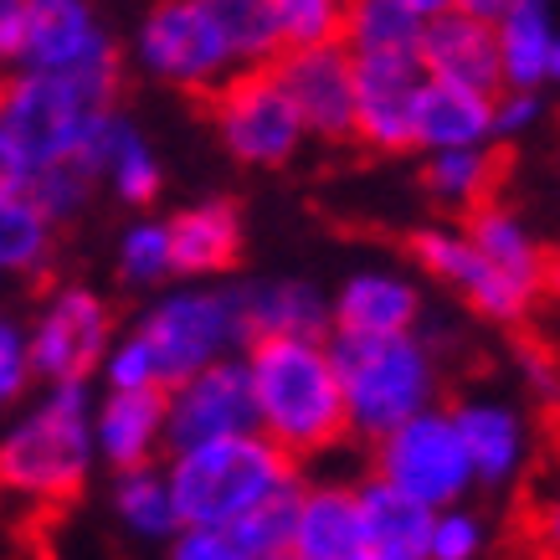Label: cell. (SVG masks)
Wrapping results in <instances>:
<instances>
[{
    "label": "cell",
    "instance_id": "1",
    "mask_svg": "<svg viewBox=\"0 0 560 560\" xmlns=\"http://www.w3.org/2000/svg\"><path fill=\"white\" fill-rule=\"evenodd\" d=\"M253 386L257 432L289 453L299 468L329 458L350 442L340 371L329 360V340H253L242 350Z\"/></svg>",
    "mask_w": 560,
    "mask_h": 560
},
{
    "label": "cell",
    "instance_id": "4",
    "mask_svg": "<svg viewBox=\"0 0 560 560\" xmlns=\"http://www.w3.org/2000/svg\"><path fill=\"white\" fill-rule=\"evenodd\" d=\"M329 360L340 371L350 442H381L411 417L442 407V365L422 335L401 340H345L329 335Z\"/></svg>",
    "mask_w": 560,
    "mask_h": 560
},
{
    "label": "cell",
    "instance_id": "6",
    "mask_svg": "<svg viewBox=\"0 0 560 560\" xmlns=\"http://www.w3.org/2000/svg\"><path fill=\"white\" fill-rule=\"evenodd\" d=\"M135 335L150 345L160 386L175 390L180 381L201 375L217 360H232L247 350L237 289H180L144 308Z\"/></svg>",
    "mask_w": 560,
    "mask_h": 560
},
{
    "label": "cell",
    "instance_id": "19",
    "mask_svg": "<svg viewBox=\"0 0 560 560\" xmlns=\"http://www.w3.org/2000/svg\"><path fill=\"white\" fill-rule=\"evenodd\" d=\"M93 447L114 474L160 468L165 458V390H108L93 411Z\"/></svg>",
    "mask_w": 560,
    "mask_h": 560
},
{
    "label": "cell",
    "instance_id": "26",
    "mask_svg": "<svg viewBox=\"0 0 560 560\" xmlns=\"http://www.w3.org/2000/svg\"><path fill=\"white\" fill-rule=\"evenodd\" d=\"M447 0H360L345 5V51L350 57H417L427 21Z\"/></svg>",
    "mask_w": 560,
    "mask_h": 560
},
{
    "label": "cell",
    "instance_id": "9",
    "mask_svg": "<svg viewBox=\"0 0 560 560\" xmlns=\"http://www.w3.org/2000/svg\"><path fill=\"white\" fill-rule=\"evenodd\" d=\"M201 103H206V119H211V129L221 139V150L232 154V160H242V165H253V171L289 165L308 139L304 124H299V108H293V98L283 93L272 68L232 72Z\"/></svg>",
    "mask_w": 560,
    "mask_h": 560
},
{
    "label": "cell",
    "instance_id": "24",
    "mask_svg": "<svg viewBox=\"0 0 560 560\" xmlns=\"http://www.w3.org/2000/svg\"><path fill=\"white\" fill-rule=\"evenodd\" d=\"M556 16L540 0H504L493 16L499 42V78L504 93H540L550 83V47H556Z\"/></svg>",
    "mask_w": 560,
    "mask_h": 560
},
{
    "label": "cell",
    "instance_id": "34",
    "mask_svg": "<svg viewBox=\"0 0 560 560\" xmlns=\"http://www.w3.org/2000/svg\"><path fill=\"white\" fill-rule=\"evenodd\" d=\"M119 278L135 289H154L171 278V232L165 221H139L119 242Z\"/></svg>",
    "mask_w": 560,
    "mask_h": 560
},
{
    "label": "cell",
    "instance_id": "36",
    "mask_svg": "<svg viewBox=\"0 0 560 560\" xmlns=\"http://www.w3.org/2000/svg\"><path fill=\"white\" fill-rule=\"evenodd\" d=\"M103 371H108V390H165L160 386V371H154L150 345L139 340V335H124V340L108 350Z\"/></svg>",
    "mask_w": 560,
    "mask_h": 560
},
{
    "label": "cell",
    "instance_id": "22",
    "mask_svg": "<svg viewBox=\"0 0 560 560\" xmlns=\"http://www.w3.org/2000/svg\"><path fill=\"white\" fill-rule=\"evenodd\" d=\"M171 232V272L180 278H217L242 257V206L226 196L196 201L165 221Z\"/></svg>",
    "mask_w": 560,
    "mask_h": 560
},
{
    "label": "cell",
    "instance_id": "45",
    "mask_svg": "<svg viewBox=\"0 0 560 560\" xmlns=\"http://www.w3.org/2000/svg\"><path fill=\"white\" fill-rule=\"evenodd\" d=\"M32 520H36V510H32ZM36 535H42V520H36ZM42 545H47V535H42ZM47 560H57V550L47 545Z\"/></svg>",
    "mask_w": 560,
    "mask_h": 560
},
{
    "label": "cell",
    "instance_id": "20",
    "mask_svg": "<svg viewBox=\"0 0 560 560\" xmlns=\"http://www.w3.org/2000/svg\"><path fill=\"white\" fill-rule=\"evenodd\" d=\"M371 550L365 525H360L355 483L319 478L299 489V514H293V560H360Z\"/></svg>",
    "mask_w": 560,
    "mask_h": 560
},
{
    "label": "cell",
    "instance_id": "11",
    "mask_svg": "<svg viewBox=\"0 0 560 560\" xmlns=\"http://www.w3.org/2000/svg\"><path fill=\"white\" fill-rule=\"evenodd\" d=\"M242 432H257V407L242 355L217 360L201 375L165 390V458L201 447V442L242 438Z\"/></svg>",
    "mask_w": 560,
    "mask_h": 560
},
{
    "label": "cell",
    "instance_id": "29",
    "mask_svg": "<svg viewBox=\"0 0 560 560\" xmlns=\"http://www.w3.org/2000/svg\"><path fill=\"white\" fill-rule=\"evenodd\" d=\"M51 253H57V226L42 217V206L32 196L0 201V272L47 278Z\"/></svg>",
    "mask_w": 560,
    "mask_h": 560
},
{
    "label": "cell",
    "instance_id": "31",
    "mask_svg": "<svg viewBox=\"0 0 560 560\" xmlns=\"http://www.w3.org/2000/svg\"><path fill=\"white\" fill-rule=\"evenodd\" d=\"M221 26L232 36L237 68H272L283 57L278 36V0H221Z\"/></svg>",
    "mask_w": 560,
    "mask_h": 560
},
{
    "label": "cell",
    "instance_id": "43",
    "mask_svg": "<svg viewBox=\"0 0 560 560\" xmlns=\"http://www.w3.org/2000/svg\"><path fill=\"white\" fill-rule=\"evenodd\" d=\"M545 293L560 299V257H550V272H545Z\"/></svg>",
    "mask_w": 560,
    "mask_h": 560
},
{
    "label": "cell",
    "instance_id": "3",
    "mask_svg": "<svg viewBox=\"0 0 560 560\" xmlns=\"http://www.w3.org/2000/svg\"><path fill=\"white\" fill-rule=\"evenodd\" d=\"M124 72L57 78V72H11L0 93V135L11 139L32 175L78 160L103 119L119 114Z\"/></svg>",
    "mask_w": 560,
    "mask_h": 560
},
{
    "label": "cell",
    "instance_id": "41",
    "mask_svg": "<svg viewBox=\"0 0 560 560\" xmlns=\"http://www.w3.org/2000/svg\"><path fill=\"white\" fill-rule=\"evenodd\" d=\"M26 180H32V171L21 165V154L11 150V139L0 135V201H11V196H26Z\"/></svg>",
    "mask_w": 560,
    "mask_h": 560
},
{
    "label": "cell",
    "instance_id": "12",
    "mask_svg": "<svg viewBox=\"0 0 560 560\" xmlns=\"http://www.w3.org/2000/svg\"><path fill=\"white\" fill-rule=\"evenodd\" d=\"M504 0H463V5H442L438 16L427 21L422 51L417 62L432 83L468 88V93H504L499 78V42H493V16Z\"/></svg>",
    "mask_w": 560,
    "mask_h": 560
},
{
    "label": "cell",
    "instance_id": "32",
    "mask_svg": "<svg viewBox=\"0 0 560 560\" xmlns=\"http://www.w3.org/2000/svg\"><path fill=\"white\" fill-rule=\"evenodd\" d=\"M299 489H304V483H299ZM299 489L268 499L262 510H253L247 520H242V525L226 529V535L242 545V556H247V560L289 556V545H293V514H299Z\"/></svg>",
    "mask_w": 560,
    "mask_h": 560
},
{
    "label": "cell",
    "instance_id": "25",
    "mask_svg": "<svg viewBox=\"0 0 560 560\" xmlns=\"http://www.w3.org/2000/svg\"><path fill=\"white\" fill-rule=\"evenodd\" d=\"M463 232H468V242L478 247V257H483L504 283H514V289L529 293V299H540L550 257H545V247L529 237V226L514 217L510 206L504 201L478 206L474 217H463Z\"/></svg>",
    "mask_w": 560,
    "mask_h": 560
},
{
    "label": "cell",
    "instance_id": "16",
    "mask_svg": "<svg viewBox=\"0 0 560 560\" xmlns=\"http://www.w3.org/2000/svg\"><path fill=\"white\" fill-rule=\"evenodd\" d=\"M355 62V139L375 154L411 150V114L427 72L417 57H350Z\"/></svg>",
    "mask_w": 560,
    "mask_h": 560
},
{
    "label": "cell",
    "instance_id": "10",
    "mask_svg": "<svg viewBox=\"0 0 560 560\" xmlns=\"http://www.w3.org/2000/svg\"><path fill=\"white\" fill-rule=\"evenodd\" d=\"M114 350V308L93 289H51L26 335L32 375L57 386H83Z\"/></svg>",
    "mask_w": 560,
    "mask_h": 560
},
{
    "label": "cell",
    "instance_id": "27",
    "mask_svg": "<svg viewBox=\"0 0 560 560\" xmlns=\"http://www.w3.org/2000/svg\"><path fill=\"white\" fill-rule=\"evenodd\" d=\"M355 504H360V525H365V545L381 556H401V560H422L427 556V535H432V514L422 504L401 499L396 489H386L381 478H360L355 483Z\"/></svg>",
    "mask_w": 560,
    "mask_h": 560
},
{
    "label": "cell",
    "instance_id": "30",
    "mask_svg": "<svg viewBox=\"0 0 560 560\" xmlns=\"http://www.w3.org/2000/svg\"><path fill=\"white\" fill-rule=\"evenodd\" d=\"M114 510L135 535L144 540H175L180 535V514H175L165 468H139V474H119L114 483Z\"/></svg>",
    "mask_w": 560,
    "mask_h": 560
},
{
    "label": "cell",
    "instance_id": "35",
    "mask_svg": "<svg viewBox=\"0 0 560 560\" xmlns=\"http://www.w3.org/2000/svg\"><path fill=\"white\" fill-rule=\"evenodd\" d=\"M489 550V525L474 510H442L432 514V535H427L422 560H478Z\"/></svg>",
    "mask_w": 560,
    "mask_h": 560
},
{
    "label": "cell",
    "instance_id": "40",
    "mask_svg": "<svg viewBox=\"0 0 560 560\" xmlns=\"http://www.w3.org/2000/svg\"><path fill=\"white\" fill-rule=\"evenodd\" d=\"M171 560H247L226 529H180L171 540Z\"/></svg>",
    "mask_w": 560,
    "mask_h": 560
},
{
    "label": "cell",
    "instance_id": "15",
    "mask_svg": "<svg viewBox=\"0 0 560 560\" xmlns=\"http://www.w3.org/2000/svg\"><path fill=\"white\" fill-rule=\"evenodd\" d=\"M411 257L422 262V272H432L442 289H453L478 319H489V324H525L529 308L540 304V299L520 293L514 283H504V278L478 257V247L468 242L463 226H422V232L411 237Z\"/></svg>",
    "mask_w": 560,
    "mask_h": 560
},
{
    "label": "cell",
    "instance_id": "17",
    "mask_svg": "<svg viewBox=\"0 0 560 560\" xmlns=\"http://www.w3.org/2000/svg\"><path fill=\"white\" fill-rule=\"evenodd\" d=\"M422 308L427 299L407 272L360 268L329 299V335H345V340H401V335H417Z\"/></svg>",
    "mask_w": 560,
    "mask_h": 560
},
{
    "label": "cell",
    "instance_id": "33",
    "mask_svg": "<svg viewBox=\"0 0 560 560\" xmlns=\"http://www.w3.org/2000/svg\"><path fill=\"white\" fill-rule=\"evenodd\" d=\"M278 36H283V51L335 47L345 36V5L340 0H278Z\"/></svg>",
    "mask_w": 560,
    "mask_h": 560
},
{
    "label": "cell",
    "instance_id": "14",
    "mask_svg": "<svg viewBox=\"0 0 560 560\" xmlns=\"http://www.w3.org/2000/svg\"><path fill=\"white\" fill-rule=\"evenodd\" d=\"M21 72H57V78L124 72V51L88 5H72V0H32Z\"/></svg>",
    "mask_w": 560,
    "mask_h": 560
},
{
    "label": "cell",
    "instance_id": "5",
    "mask_svg": "<svg viewBox=\"0 0 560 560\" xmlns=\"http://www.w3.org/2000/svg\"><path fill=\"white\" fill-rule=\"evenodd\" d=\"M93 411L83 386H57L42 407L0 442V493H16L32 510H72L93 468Z\"/></svg>",
    "mask_w": 560,
    "mask_h": 560
},
{
    "label": "cell",
    "instance_id": "18",
    "mask_svg": "<svg viewBox=\"0 0 560 560\" xmlns=\"http://www.w3.org/2000/svg\"><path fill=\"white\" fill-rule=\"evenodd\" d=\"M453 427L463 438L478 489H510L529 463V417L504 396H463L453 401Z\"/></svg>",
    "mask_w": 560,
    "mask_h": 560
},
{
    "label": "cell",
    "instance_id": "46",
    "mask_svg": "<svg viewBox=\"0 0 560 560\" xmlns=\"http://www.w3.org/2000/svg\"><path fill=\"white\" fill-rule=\"evenodd\" d=\"M360 560H401V556H381V550H365Z\"/></svg>",
    "mask_w": 560,
    "mask_h": 560
},
{
    "label": "cell",
    "instance_id": "47",
    "mask_svg": "<svg viewBox=\"0 0 560 560\" xmlns=\"http://www.w3.org/2000/svg\"><path fill=\"white\" fill-rule=\"evenodd\" d=\"M5 78H11V72H5V68H0V93H5Z\"/></svg>",
    "mask_w": 560,
    "mask_h": 560
},
{
    "label": "cell",
    "instance_id": "2",
    "mask_svg": "<svg viewBox=\"0 0 560 560\" xmlns=\"http://www.w3.org/2000/svg\"><path fill=\"white\" fill-rule=\"evenodd\" d=\"M160 468L171 483L180 529H232L253 510H262L268 499L304 483L299 463L278 453L262 432L201 442L186 453H171Z\"/></svg>",
    "mask_w": 560,
    "mask_h": 560
},
{
    "label": "cell",
    "instance_id": "48",
    "mask_svg": "<svg viewBox=\"0 0 560 560\" xmlns=\"http://www.w3.org/2000/svg\"><path fill=\"white\" fill-rule=\"evenodd\" d=\"M272 560H293V556H272Z\"/></svg>",
    "mask_w": 560,
    "mask_h": 560
},
{
    "label": "cell",
    "instance_id": "37",
    "mask_svg": "<svg viewBox=\"0 0 560 560\" xmlns=\"http://www.w3.org/2000/svg\"><path fill=\"white\" fill-rule=\"evenodd\" d=\"M514 365H520V381H525V390L540 407H560V355L556 350L525 340L514 350Z\"/></svg>",
    "mask_w": 560,
    "mask_h": 560
},
{
    "label": "cell",
    "instance_id": "7",
    "mask_svg": "<svg viewBox=\"0 0 560 560\" xmlns=\"http://www.w3.org/2000/svg\"><path fill=\"white\" fill-rule=\"evenodd\" d=\"M135 62L160 83L206 98L237 68L232 36L221 26V0H165L135 32Z\"/></svg>",
    "mask_w": 560,
    "mask_h": 560
},
{
    "label": "cell",
    "instance_id": "8",
    "mask_svg": "<svg viewBox=\"0 0 560 560\" xmlns=\"http://www.w3.org/2000/svg\"><path fill=\"white\" fill-rule=\"evenodd\" d=\"M371 478H381L386 489L401 499L422 504L427 514L458 510L474 493V468L463 453V438L453 427V411L432 407L422 417H411L407 427H396L390 438L371 447Z\"/></svg>",
    "mask_w": 560,
    "mask_h": 560
},
{
    "label": "cell",
    "instance_id": "39",
    "mask_svg": "<svg viewBox=\"0 0 560 560\" xmlns=\"http://www.w3.org/2000/svg\"><path fill=\"white\" fill-rule=\"evenodd\" d=\"M32 381V365H26V335L16 324H0V407L16 401Z\"/></svg>",
    "mask_w": 560,
    "mask_h": 560
},
{
    "label": "cell",
    "instance_id": "21",
    "mask_svg": "<svg viewBox=\"0 0 560 560\" xmlns=\"http://www.w3.org/2000/svg\"><path fill=\"white\" fill-rule=\"evenodd\" d=\"M242 329L253 340H329V293L304 278H257L237 289Z\"/></svg>",
    "mask_w": 560,
    "mask_h": 560
},
{
    "label": "cell",
    "instance_id": "23",
    "mask_svg": "<svg viewBox=\"0 0 560 560\" xmlns=\"http://www.w3.org/2000/svg\"><path fill=\"white\" fill-rule=\"evenodd\" d=\"M493 139V98L489 93H468V88H447L427 78L417 93V114H411V150L447 154V150H489Z\"/></svg>",
    "mask_w": 560,
    "mask_h": 560
},
{
    "label": "cell",
    "instance_id": "44",
    "mask_svg": "<svg viewBox=\"0 0 560 560\" xmlns=\"http://www.w3.org/2000/svg\"><path fill=\"white\" fill-rule=\"evenodd\" d=\"M550 83H560V32H556V47H550Z\"/></svg>",
    "mask_w": 560,
    "mask_h": 560
},
{
    "label": "cell",
    "instance_id": "38",
    "mask_svg": "<svg viewBox=\"0 0 560 560\" xmlns=\"http://www.w3.org/2000/svg\"><path fill=\"white\" fill-rule=\"evenodd\" d=\"M540 119H545L540 93H499V98H493V139L529 135Z\"/></svg>",
    "mask_w": 560,
    "mask_h": 560
},
{
    "label": "cell",
    "instance_id": "28",
    "mask_svg": "<svg viewBox=\"0 0 560 560\" xmlns=\"http://www.w3.org/2000/svg\"><path fill=\"white\" fill-rule=\"evenodd\" d=\"M504 180V150H447V154H422V190L447 211L474 217L478 206L493 201V190Z\"/></svg>",
    "mask_w": 560,
    "mask_h": 560
},
{
    "label": "cell",
    "instance_id": "42",
    "mask_svg": "<svg viewBox=\"0 0 560 560\" xmlns=\"http://www.w3.org/2000/svg\"><path fill=\"white\" fill-rule=\"evenodd\" d=\"M535 535H540L545 556L560 560V493H550L540 504V514H535Z\"/></svg>",
    "mask_w": 560,
    "mask_h": 560
},
{
    "label": "cell",
    "instance_id": "13",
    "mask_svg": "<svg viewBox=\"0 0 560 560\" xmlns=\"http://www.w3.org/2000/svg\"><path fill=\"white\" fill-rule=\"evenodd\" d=\"M272 72L299 108V124H304L308 139H324V144L355 139V62H350L345 42L283 51L272 62Z\"/></svg>",
    "mask_w": 560,
    "mask_h": 560
}]
</instances>
